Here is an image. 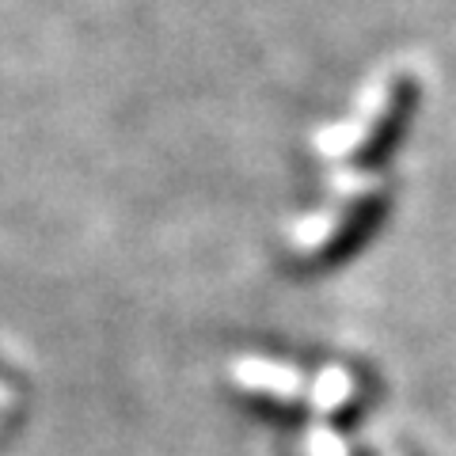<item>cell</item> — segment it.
<instances>
[{"label": "cell", "instance_id": "obj_1", "mask_svg": "<svg viewBox=\"0 0 456 456\" xmlns=\"http://www.w3.org/2000/svg\"><path fill=\"white\" fill-rule=\"evenodd\" d=\"M392 99H395V77H392V73H380V77L365 88L362 103L354 107V114H350L346 122L327 126V130H320L316 137H312V141H316V149H320V156L335 160V156H350L354 149H362L365 141L373 137L377 122L392 110Z\"/></svg>", "mask_w": 456, "mask_h": 456}, {"label": "cell", "instance_id": "obj_2", "mask_svg": "<svg viewBox=\"0 0 456 456\" xmlns=\"http://www.w3.org/2000/svg\"><path fill=\"white\" fill-rule=\"evenodd\" d=\"M232 380L240 388H251V392H270L278 399H301L305 380L297 369L281 365V362H263V358H240L232 362Z\"/></svg>", "mask_w": 456, "mask_h": 456}, {"label": "cell", "instance_id": "obj_3", "mask_svg": "<svg viewBox=\"0 0 456 456\" xmlns=\"http://www.w3.org/2000/svg\"><path fill=\"white\" fill-rule=\"evenodd\" d=\"M342 228H346V209L327 206V209L312 213V217H305V221H297V224H293L289 244H293V251L312 255V251H320V248L331 244V240L342 232Z\"/></svg>", "mask_w": 456, "mask_h": 456}, {"label": "cell", "instance_id": "obj_4", "mask_svg": "<svg viewBox=\"0 0 456 456\" xmlns=\"http://www.w3.org/2000/svg\"><path fill=\"white\" fill-rule=\"evenodd\" d=\"M331 194L350 198V202H362V198L377 194V175H369L362 167H342L338 175H331Z\"/></svg>", "mask_w": 456, "mask_h": 456}, {"label": "cell", "instance_id": "obj_5", "mask_svg": "<svg viewBox=\"0 0 456 456\" xmlns=\"http://www.w3.org/2000/svg\"><path fill=\"white\" fill-rule=\"evenodd\" d=\"M8 403H12V392L4 388V384H0V407H8Z\"/></svg>", "mask_w": 456, "mask_h": 456}]
</instances>
